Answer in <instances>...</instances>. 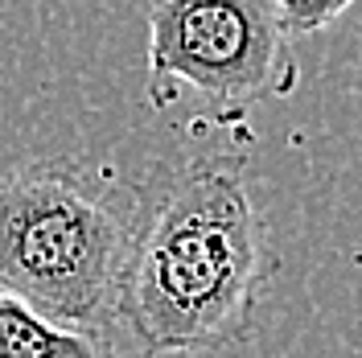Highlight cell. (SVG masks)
<instances>
[{
    "label": "cell",
    "instance_id": "6da1fadb",
    "mask_svg": "<svg viewBox=\"0 0 362 358\" xmlns=\"http://www.w3.org/2000/svg\"><path fill=\"white\" fill-rule=\"evenodd\" d=\"M276 268L243 161L157 165L128 210L119 325L144 358L218 354L251 337Z\"/></svg>",
    "mask_w": 362,
    "mask_h": 358
},
{
    "label": "cell",
    "instance_id": "7a4b0ae2",
    "mask_svg": "<svg viewBox=\"0 0 362 358\" xmlns=\"http://www.w3.org/2000/svg\"><path fill=\"white\" fill-rule=\"evenodd\" d=\"M128 260V210L62 161L0 173V292L33 309L112 334Z\"/></svg>",
    "mask_w": 362,
    "mask_h": 358
},
{
    "label": "cell",
    "instance_id": "3957f363",
    "mask_svg": "<svg viewBox=\"0 0 362 358\" xmlns=\"http://www.w3.org/2000/svg\"><path fill=\"white\" fill-rule=\"evenodd\" d=\"M293 33L276 0H157L148 8L144 95L165 112L185 91L223 115L300 87Z\"/></svg>",
    "mask_w": 362,
    "mask_h": 358
},
{
    "label": "cell",
    "instance_id": "277c9868",
    "mask_svg": "<svg viewBox=\"0 0 362 358\" xmlns=\"http://www.w3.org/2000/svg\"><path fill=\"white\" fill-rule=\"evenodd\" d=\"M0 358H119L112 334L66 325L33 309L29 301L0 292Z\"/></svg>",
    "mask_w": 362,
    "mask_h": 358
},
{
    "label": "cell",
    "instance_id": "5b68a950",
    "mask_svg": "<svg viewBox=\"0 0 362 358\" xmlns=\"http://www.w3.org/2000/svg\"><path fill=\"white\" fill-rule=\"evenodd\" d=\"M358 0H276V8H280V17H284L293 37H313L321 29H329Z\"/></svg>",
    "mask_w": 362,
    "mask_h": 358
}]
</instances>
